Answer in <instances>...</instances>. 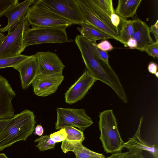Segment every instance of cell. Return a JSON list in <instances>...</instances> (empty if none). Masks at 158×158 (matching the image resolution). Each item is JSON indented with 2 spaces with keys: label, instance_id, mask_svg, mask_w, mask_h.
I'll list each match as a JSON object with an SVG mask.
<instances>
[{
  "label": "cell",
  "instance_id": "6da1fadb",
  "mask_svg": "<svg viewBox=\"0 0 158 158\" xmlns=\"http://www.w3.org/2000/svg\"><path fill=\"white\" fill-rule=\"evenodd\" d=\"M75 42L80 51L86 70L97 80L110 86L123 102L127 103V97L123 87L109 64L98 58L92 53L80 35L76 36Z\"/></svg>",
  "mask_w": 158,
  "mask_h": 158
},
{
  "label": "cell",
  "instance_id": "7a4b0ae2",
  "mask_svg": "<svg viewBox=\"0 0 158 158\" xmlns=\"http://www.w3.org/2000/svg\"><path fill=\"white\" fill-rule=\"evenodd\" d=\"M33 112L25 110L10 118L0 134V152L20 141H26L35 129Z\"/></svg>",
  "mask_w": 158,
  "mask_h": 158
},
{
  "label": "cell",
  "instance_id": "3957f363",
  "mask_svg": "<svg viewBox=\"0 0 158 158\" xmlns=\"http://www.w3.org/2000/svg\"><path fill=\"white\" fill-rule=\"evenodd\" d=\"M100 139L107 153L121 152L124 142L120 135L116 117L112 110H105L99 114Z\"/></svg>",
  "mask_w": 158,
  "mask_h": 158
},
{
  "label": "cell",
  "instance_id": "277c9868",
  "mask_svg": "<svg viewBox=\"0 0 158 158\" xmlns=\"http://www.w3.org/2000/svg\"><path fill=\"white\" fill-rule=\"evenodd\" d=\"M66 26L32 27L23 34V46L27 47L44 43H63L70 41L66 32Z\"/></svg>",
  "mask_w": 158,
  "mask_h": 158
},
{
  "label": "cell",
  "instance_id": "5b68a950",
  "mask_svg": "<svg viewBox=\"0 0 158 158\" xmlns=\"http://www.w3.org/2000/svg\"><path fill=\"white\" fill-rule=\"evenodd\" d=\"M34 3L69 20L74 24L80 25L85 22L82 12L77 0H39Z\"/></svg>",
  "mask_w": 158,
  "mask_h": 158
},
{
  "label": "cell",
  "instance_id": "8992f818",
  "mask_svg": "<svg viewBox=\"0 0 158 158\" xmlns=\"http://www.w3.org/2000/svg\"><path fill=\"white\" fill-rule=\"evenodd\" d=\"M25 17L32 27H68L74 24L69 20L35 3L29 8Z\"/></svg>",
  "mask_w": 158,
  "mask_h": 158
},
{
  "label": "cell",
  "instance_id": "52a82bcc",
  "mask_svg": "<svg viewBox=\"0 0 158 158\" xmlns=\"http://www.w3.org/2000/svg\"><path fill=\"white\" fill-rule=\"evenodd\" d=\"M55 129L60 130L67 127H75L83 131L93 124L91 118L84 109L58 107Z\"/></svg>",
  "mask_w": 158,
  "mask_h": 158
},
{
  "label": "cell",
  "instance_id": "ba28073f",
  "mask_svg": "<svg viewBox=\"0 0 158 158\" xmlns=\"http://www.w3.org/2000/svg\"><path fill=\"white\" fill-rule=\"evenodd\" d=\"M29 26L25 17L13 31L8 32L0 45V58L15 56L21 54L24 51L23 34Z\"/></svg>",
  "mask_w": 158,
  "mask_h": 158
},
{
  "label": "cell",
  "instance_id": "9c48e42d",
  "mask_svg": "<svg viewBox=\"0 0 158 158\" xmlns=\"http://www.w3.org/2000/svg\"><path fill=\"white\" fill-rule=\"evenodd\" d=\"M64 79L63 74H38L32 84L34 94L44 97L55 93Z\"/></svg>",
  "mask_w": 158,
  "mask_h": 158
},
{
  "label": "cell",
  "instance_id": "30bf717a",
  "mask_svg": "<svg viewBox=\"0 0 158 158\" xmlns=\"http://www.w3.org/2000/svg\"><path fill=\"white\" fill-rule=\"evenodd\" d=\"M97 81L86 70L65 93V102L72 104L81 100Z\"/></svg>",
  "mask_w": 158,
  "mask_h": 158
},
{
  "label": "cell",
  "instance_id": "8fae6325",
  "mask_svg": "<svg viewBox=\"0 0 158 158\" xmlns=\"http://www.w3.org/2000/svg\"><path fill=\"white\" fill-rule=\"evenodd\" d=\"M34 55L38 63L39 74H63L65 66L56 53L50 51L38 52Z\"/></svg>",
  "mask_w": 158,
  "mask_h": 158
},
{
  "label": "cell",
  "instance_id": "7c38bea8",
  "mask_svg": "<svg viewBox=\"0 0 158 158\" xmlns=\"http://www.w3.org/2000/svg\"><path fill=\"white\" fill-rule=\"evenodd\" d=\"M15 95L8 81L0 75V119L10 118L14 116L12 101Z\"/></svg>",
  "mask_w": 158,
  "mask_h": 158
},
{
  "label": "cell",
  "instance_id": "4fadbf2b",
  "mask_svg": "<svg viewBox=\"0 0 158 158\" xmlns=\"http://www.w3.org/2000/svg\"><path fill=\"white\" fill-rule=\"evenodd\" d=\"M34 0H26L19 3L6 12L3 15L8 19L7 24L0 29L1 33L13 31L25 18L30 6L34 3Z\"/></svg>",
  "mask_w": 158,
  "mask_h": 158
},
{
  "label": "cell",
  "instance_id": "5bb4252c",
  "mask_svg": "<svg viewBox=\"0 0 158 158\" xmlns=\"http://www.w3.org/2000/svg\"><path fill=\"white\" fill-rule=\"evenodd\" d=\"M13 68L19 73L23 89H27L39 74L38 63L34 55Z\"/></svg>",
  "mask_w": 158,
  "mask_h": 158
},
{
  "label": "cell",
  "instance_id": "9a60e30c",
  "mask_svg": "<svg viewBox=\"0 0 158 158\" xmlns=\"http://www.w3.org/2000/svg\"><path fill=\"white\" fill-rule=\"evenodd\" d=\"M143 116L140 119L138 129L134 135L129 138L128 141L124 143L123 148H125L129 151L133 152H142L146 151L150 152L154 158H158V149L155 145H149L141 139L140 131Z\"/></svg>",
  "mask_w": 158,
  "mask_h": 158
},
{
  "label": "cell",
  "instance_id": "2e32d148",
  "mask_svg": "<svg viewBox=\"0 0 158 158\" xmlns=\"http://www.w3.org/2000/svg\"><path fill=\"white\" fill-rule=\"evenodd\" d=\"M82 12L85 22L114 37L119 41L117 34L101 21L93 12L85 0H77Z\"/></svg>",
  "mask_w": 158,
  "mask_h": 158
},
{
  "label": "cell",
  "instance_id": "e0dca14e",
  "mask_svg": "<svg viewBox=\"0 0 158 158\" xmlns=\"http://www.w3.org/2000/svg\"><path fill=\"white\" fill-rule=\"evenodd\" d=\"M82 142L71 141L65 139L62 141L61 148L64 153L72 152L76 158H105L102 153L94 152L84 146Z\"/></svg>",
  "mask_w": 158,
  "mask_h": 158
},
{
  "label": "cell",
  "instance_id": "ac0fdd59",
  "mask_svg": "<svg viewBox=\"0 0 158 158\" xmlns=\"http://www.w3.org/2000/svg\"><path fill=\"white\" fill-rule=\"evenodd\" d=\"M133 20L134 33L132 38L137 43L136 49L143 51L144 48L154 41L150 36L149 27L147 24L139 18Z\"/></svg>",
  "mask_w": 158,
  "mask_h": 158
},
{
  "label": "cell",
  "instance_id": "d6986e66",
  "mask_svg": "<svg viewBox=\"0 0 158 158\" xmlns=\"http://www.w3.org/2000/svg\"><path fill=\"white\" fill-rule=\"evenodd\" d=\"M81 27H77V29L83 38L92 41H96L101 40H106L115 38L112 36L85 22L80 24Z\"/></svg>",
  "mask_w": 158,
  "mask_h": 158
},
{
  "label": "cell",
  "instance_id": "ffe728a7",
  "mask_svg": "<svg viewBox=\"0 0 158 158\" xmlns=\"http://www.w3.org/2000/svg\"><path fill=\"white\" fill-rule=\"evenodd\" d=\"M142 0H118L115 13L120 18L126 19L135 14Z\"/></svg>",
  "mask_w": 158,
  "mask_h": 158
},
{
  "label": "cell",
  "instance_id": "44dd1931",
  "mask_svg": "<svg viewBox=\"0 0 158 158\" xmlns=\"http://www.w3.org/2000/svg\"><path fill=\"white\" fill-rule=\"evenodd\" d=\"M120 20L118 27L119 41L125 47H127V41L130 38H132L134 34V20H127L121 18Z\"/></svg>",
  "mask_w": 158,
  "mask_h": 158
},
{
  "label": "cell",
  "instance_id": "7402d4cb",
  "mask_svg": "<svg viewBox=\"0 0 158 158\" xmlns=\"http://www.w3.org/2000/svg\"><path fill=\"white\" fill-rule=\"evenodd\" d=\"M85 0L94 14L118 35V29L112 24L110 16L101 9L94 0Z\"/></svg>",
  "mask_w": 158,
  "mask_h": 158
},
{
  "label": "cell",
  "instance_id": "603a6c76",
  "mask_svg": "<svg viewBox=\"0 0 158 158\" xmlns=\"http://www.w3.org/2000/svg\"><path fill=\"white\" fill-rule=\"evenodd\" d=\"M32 56V55L20 54L14 57L0 58V69L10 67L14 68Z\"/></svg>",
  "mask_w": 158,
  "mask_h": 158
},
{
  "label": "cell",
  "instance_id": "cb8c5ba5",
  "mask_svg": "<svg viewBox=\"0 0 158 158\" xmlns=\"http://www.w3.org/2000/svg\"><path fill=\"white\" fill-rule=\"evenodd\" d=\"M81 37L89 48L97 57L103 60L107 64H109L108 56L107 52L103 51L99 48L97 46L96 41L89 40Z\"/></svg>",
  "mask_w": 158,
  "mask_h": 158
},
{
  "label": "cell",
  "instance_id": "d4e9b609",
  "mask_svg": "<svg viewBox=\"0 0 158 158\" xmlns=\"http://www.w3.org/2000/svg\"><path fill=\"white\" fill-rule=\"evenodd\" d=\"M67 134L66 140L71 141L82 142L85 139L83 131L74 127L64 128Z\"/></svg>",
  "mask_w": 158,
  "mask_h": 158
},
{
  "label": "cell",
  "instance_id": "484cf974",
  "mask_svg": "<svg viewBox=\"0 0 158 158\" xmlns=\"http://www.w3.org/2000/svg\"><path fill=\"white\" fill-rule=\"evenodd\" d=\"M34 142H38V144L36 147L41 151L53 148L56 145V143L50 138V135L41 136L35 139Z\"/></svg>",
  "mask_w": 158,
  "mask_h": 158
},
{
  "label": "cell",
  "instance_id": "4316f807",
  "mask_svg": "<svg viewBox=\"0 0 158 158\" xmlns=\"http://www.w3.org/2000/svg\"><path fill=\"white\" fill-rule=\"evenodd\" d=\"M95 2L110 16L115 13L112 0H94Z\"/></svg>",
  "mask_w": 158,
  "mask_h": 158
},
{
  "label": "cell",
  "instance_id": "83f0119b",
  "mask_svg": "<svg viewBox=\"0 0 158 158\" xmlns=\"http://www.w3.org/2000/svg\"><path fill=\"white\" fill-rule=\"evenodd\" d=\"M19 3L18 0H0V18Z\"/></svg>",
  "mask_w": 158,
  "mask_h": 158
},
{
  "label": "cell",
  "instance_id": "f1b7e54d",
  "mask_svg": "<svg viewBox=\"0 0 158 158\" xmlns=\"http://www.w3.org/2000/svg\"><path fill=\"white\" fill-rule=\"evenodd\" d=\"M107 158H145L142 152H133L128 151L124 153L112 154Z\"/></svg>",
  "mask_w": 158,
  "mask_h": 158
},
{
  "label": "cell",
  "instance_id": "f546056e",
  "mask_svg": "<svg viewBox=\"0 0 158 158\" xmlns=\"http://www.w3.org/2000/svg\"><path fill=\"white\" fill-rule=\"evenodd\" d=\"M148 55L155 58L158 57V42H153L148 45L144 49Z\"/></svg>",
  "mask_w": 158,
  "mask_h": 158
},
{
  "label": "cell",
  "instance_id": "4dcf8cb0",
  "mask_svg": "<svg viewBox=\"0 0 158 158\" xmlns=\"http://www.w3.org/2000/svg\"><path fill=\"white\" fill-rule=\"evenodd\" d=\"M67 136V134L64 128L50 135L51 139L56 143L64 141Z\"/></svg>",
  "mask_w": 158,
  "mask_h": 158
},
{
  "label": "cell",
  "instance_id": "1f68e13d",
  "mask_svg": "<svg viewBox=\"0 0 158 158\" xmlns=\"http://www.w3.org/2000/svg\"><path fill=\"white\" fill-rule=\"evenodd\" d=\"M97 46L100 49L105 52L110 51L114 48V47L108 40H104L99 43L97 44Z\"/></svg>",
  "mask_w": 158,
  "mask_h": 158
},
{
  "label": "cell",
  "instance_id": "d6a6232c",
  "mask_svg": "<svg viewBox=\"0 0 158 158\" xmlns=\"http://www.w3.org/2000/svg\"><path fill=\"white\" fill-rule=\"evenodd\" d=\"M110 17L112 24L118 29V27L120 23V17L115 13H114L111 14Z\"/></svg>",
  "mask_w": 158,
  "mask_h": 158
},
{
  "label": "cell",
  "instance_id": "836d02e7",
  "mask_svg": "<svg viewBox=\"0 0 158 158\" xmlns=\"http://www.w3.org/2000/svg\"><path fill=\"white\" fill-rule=\"evenodd\" d=\"M149 31L154 35L156 42H158V20L156 23L149 27Z\"/></svg>",
  "mask_w": 158,
  "mask_h": 158
},
{
  "label": "cell",
  "instance_id": "e575fe53",
  "mask_svg": "<svg viewBox=\"0 0 158 158\" xmlns=\"http://www.w3.org/2000/svg\"><path fill=\"white\" fill-rule=\"evenodd\" d=\"M148 69L150 73L152 74H155L157 71V64L153 62H151L148 65Z\"/></svg>",
  "mask_w": 158,
  "mask_h": 158
},
{
  "label": "cell",
  "instance_id": "d590c367",
  "mask_svg": "<svg viewBox=\"0 0 158 158\" xmlns=\"http://www.w3.org/2000/svg\"><path fill=\"white\" fill-rule=\"evenodd\" d=\"M127 46L131 49H136L137 47V43L133 38H131L127 41Z\"/></svg>",
  "mask_w": 158,
  "mask_h": 158
},
{
  "label": "cell",
  "instance_id": "8d00e7d4",
  "mask_svg": "<svg viewBox=\"0 0 158 158\" xmlns=\"http://www.w3.org/2000/svg\"><path fill=\"white\" fill-rule=\"evenodd\" d=\"M10 118L0 119V134L1 133Z\"/></svg>",
  "mask_w": 158,
  "mask_h": 158
},
{
  "label": "cell",
  "instance_id": "74e56055",
  "mask_svg": "<svg viewBox=\"0 0 158 158\" xmlns=\"http://www.w3.org/2000/svg\"><path fill=\"white\" fill-rule=\"evenodd\" d=\"M35 134L39 136H41L44 133V129L40 125H37L35 129Z\"/></svg>",
  "mask_w": 158,
  "mask_h": 158
},
{
  "label": "cell",
  "instance_id": "f35d334b",
  "mask_svg": "<svg viewBox=\"0 0 158 158\" xmlns=\"http://www.w3.org/2000/svg\"><path fill=\"white\" fill-rule=\"evenodd\" d=\"M0 26L1 25H0ZM5 37V36L4 34L0 32V45L2 43Z\"/></svg>",
  "mask_w": 158,
  "mask_h": 158
},
{
  "label": "cell",
  "instance_id": "ab89813d",
  "mask_svg": "<svg viewBox=\"0 0 158 158\" xmlns=\"http://www.w3.org/2000/svg\"><path fill=\"white\" fill-rule=\"evenodd\" d=\"M0 158H8L6 155L4 153H0Z\"/></svg>",
  "mask_w": 158,
  "mask_h": 158
},
{
  "label": "cell",
  "instance_id": "60d3db41",
  "mask_svg": "<svg viewBox=\"0 0 158 158\" xmlns=\"http://www.w3.org/2000/svg\"><path fill=\"white\" fill-rule=\"evenodd\" d=\"M157 78L158 77V72L157 71L155 74Z\"/></svg>",
  "mask_w": 158,
  "mask_h": 158
}]
</instances>
